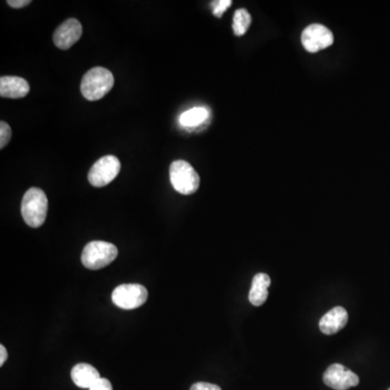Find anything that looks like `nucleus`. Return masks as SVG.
I'll return each mask as SVG.
<instances>
[{
    "label": "nucleus",
    "instance_id": "nucleus-1",
    "mask_svg": "<svg viewBox=\"0 0 390 390\" xmlns=\"http://www.w3.org/2000/svg\"><path fill=\"white\" fill-rule=\"evenodd\" d=\"M21 213L24 221L31 228H39L46 221L48 213V198L39 187H31L24 194Z\"/></svg>",
    "mask_w": 390,
    "mask_h": 390
},
{
    "label": "nucleus",
    "instance_id": "nucleus-2",
    "mask_svg": "<svg viewBox=\"0 0 390 390\" xmlns=\"http://www.w3.org/2000/svg\"><path fill=\"white\" fill-rule=\"evenodd\" d=\"M114 86V76L107 69L96 66L85 74L81 79V94L88 101H98L111 92Z\"/></svg>",
    "mask_w": 390,
    "mask_h": 390
},
{
    "label": "nucleus",
    "instance_id": "nucleus-3",
    "mask_svg": "<svg viewBox=\"0 0 390 390\" xmlns=\"http://www.w3.org/2000/svg\"><path fill=\"white\" fill-rule=\"evenodd\" d=\"M119 249L114 244L104 241H92L85 246L81 263L90 270H99L109 266L116 259Z\"/></svg>",
    "mask_w": 390,
    "mask_h": 390
},
{
    "label": "nucleus",
    "instance_id": "nucleus-4",
    "mask_svg": "<svg viewBox=\"0 0 390 390\" xmlns=\"http://www.w3.org/2000/svg\"><path fill=\"white\" fill-rule=\"evenodd\" d=\"M170 183L177 192L191 195L200 187V176L192 165L185 161L172 162L170 168Z\"/></svg>",
    "mask_w": 390,
    "mask_h": 390
},
{
    "label": "nucleus",
    "instance_id": "nucleus-5",
    "mask_svg": "<svg viewBox=\"0 0 390 390\" xmlns=\"http://www.w3.org/2000/svg\"><path fill=\"white\" fill-rule=\"evenodd\" d=\"M147 295V289L141 284H122L112 293V302L122 309H137L145 304Z\"/></svg>",
    "mask_w": 390,
    "mask_h": 390
},
{
    "label": "nucleus",
    "instance_id": "nucleus-6",
    "mask_svg": "<svg viewBox=\"0 0 390 390\" xmlns=\"http://www.w3.org/2000/svg\"><path fill=\"white\" fill-rule=\"evenodd\" d=\"M119 170H121V162L116 156L107 155L101 157L89 170V183L92 187H105L117 177Z\"/></svg>",
    "mask_w": 390,
    "mask_h": 390
},
{
    "label": "nucleus",
    "instance_id": "nucleus-7",
    "mask_svg": "<svg viewBox=\"0 0 390 390\" xmlns=\"http://www.w3.org/2000/svg\"><path fill=\"white\" fill-rule=\"evenodd\" d=\"M302 43L307 51L314 54L331 46L334 43V36L327 26L311 24L302 32Z\"/></svg>",
    "mask_w": 390,
    "mask_h": 390
},
{
    "label": "nucleus",
    "instance_id": "nucleus-8",
    "mask_svg": "<svg viewBox=\"0 0 390 390\" xmlns=\"http://www.w3.org/2000/svg\"><path fill=\"white\" fill-rule=\"evenodd\" d=\"M325 385L335 390H348L359 384V378L356 373L348 370L340 363H335L327 367L323 374Z\"/></svg>",
    "mask_w": 390,
    "mask_h": 390
},
{
    "label": "nucleus",
    "instance_id": "nucleus-9",
    "mask_svg": "<svg viewBox=\"0 0 390 390\" xmlns=\"http://www.w3.org/2000/svg\"><path fill=\"white\" fill-rule=\"evenodd\" d=\"M83 34V26L76 19H69L57 28L54 34V43L59 49L68 50L76 43Z\"/></svg>",
    "mask_w": 390,
    "mask_h": 390
},
{
    "label": "nucleus",
    "instance_id": "nucleus-10",
    "mask_svg": "<svg viewBox=\"0 0 390 390\" xmlns=\"http://www.w3.org/2000/svg\"><path fill=\"white\" fill-rule=\"evenodd\" d=\"M348 322V312L342 307H335L320 320L319 327L323 334L333 335L340 332Z\"/></svg>",
    "mask_w": 390,
    "mask_h": 390
},
{
    "label": "nucleus",
    "instance_id": "nucleus-11",
    "mask_svg": "<svg viewBox=\"0 0 390 390\" xmlns=\"http://www.w3.org/2000/svg\"><path fill=\"white\" fill-rule=\"evenodd\" d=\"M30 85L25 79L18 76H1L0 96L9 99H21L28 96Z\"/></svg>",
    "mask_w": 390,
    "mask_h": 390
},
{
    "label": "nucleus",
    "instance_id": "nucleus-12",
    "mask_svg": "<svg viewBox=\"0 0 390 390\" xmlns=\"http://www.w3.org/2000/svg\"><path fill=\"white\" fill-rule=\"evenodd\" d=\"M72 380L79 388L90 389L100 380V374L96 367L88 363H79L72 369Z\"/></svg>",
    "mask_w": 390,
    "mask_h": 390
},
{
    "label": "nucleus",
    "instance_id": "nucleus-13",
    "mask_svg": "<svg viewBox=\"0 0 390 390\" xmlns=\"http://www.w3.org/2000/svg\"><path fill=\"white\" fill-rule=\"evenodd\" d=\"M271 284L270 276L266 274H258L254 276L249 299L254 306H261L268 298V287Z\"/></svg>",
    "mask_w": 390,
    "mask_h": 390
},
{
    "label": "nucleus",
    "instance_id": "nucleus-14",
    "mask_svg": "<svg viewBox=\"0 0 390 390\" xmlns=\"http://www.w3.org/2000/svg\"><path fill=\"white\" fill-rule=\"evenodd\" d=\"M209 119V111L206 107H198L185 111L179 119L180 125L185 128H193L203 124Z\"/></svg>",
    "mask_w": 390,
    "mask_h": 390
},
{
    "label": "nucleus",
    "instance_id": "nucleus-15",
    "mask_svg": "<svg viewBox=\"0 0 390 390\" xmlns=\"http://www.w3.org/2000/svg\"><path fill=\"white\" fill-rule=\"evenodd\" d=\"M252 23V17L245 9H238L234 17V32L236 36H243Z\"/></svg>",
    "mask_w": 390,
    "mask_h": 390
},
{
    "label": "nucleus",
    "instance_id": "nucleus-16",
    "mask_svg": "<svg viewBox=\"0 0 390 390\" xmlns=\"http://www.w3.org/2000/svg\"><path fill=\"white\" fill-rule=\"evenodd\" d=\"M232 5L231 0H218V1H214L212 3V8H213L214 16L216 18H221L223 13L226 12Z\"/></svg>",
    "mask_w": 390,
    "mask_h": 390
},
{
    "label": "nucleus",
    "instance_id": "nucleus-17",
    "mask_svg": "<svg viewBox=\"0 0 390 390\" xmlns=\"http://www.w3.org/2000/svg\"><path fill=\"white\" fill-rule=\"evenodd\" d=\"M11 137H12V130L10 126L3 121L0 123V149H3L8 145Z\"/></svg>",
    "mask_w": 390,
    "mask_h": 390
},
{
    "label": "nucleus",
    "instance_id": "nucleus-18",
    "mask_svg": "<svg viewBox=\"0 0 390 390\" xmlns=\"http://www.w3.org/2000/svg\"><path fill=\"white\" fill-rule=\"evenodd\" d=\"M89 390H113L111 382L107 378H100Z\"/></svg>",
    "mask_w": 390,
    "mask_h": 390
},
{
    "label": "nucleus",
    "instance_id": "nucleus-19",
    "mask_svg": "<svg viewBox=\"0 0 390 390\" xmlns=\"http://www.w3.org/2000/svg\"><path fill=\"white\" fill-rule=\"evenodd\" d=\"M190 390H221V388L214 384H209V382H195Z\"/></svg>",
    "mask_w": 390,
    "mask_h": 390
},
{
    "label": "nucleus",
    "instance_id": "nucleus-20",
    "mask_svg": "<svg viewBox=\"0 0 390 390\" xmlns=\"http://www.w3.org/2000/svg\"><path fill=\"white\" fill-rule=\"evenodd\" d=\"M7 3H8L10 7H12V8L20 9L30 5L31 1H30V0H8Z\"/></svg>",
    "mask_w": 390,
    "mask_h": 390
},
{
    "label": "nucleus",
    "instance_id": "nucleus-21",
    "mask_svg": "<svg viewBox=\"0 0 390 390\" xmlns=\"http://www.w3.org/2000/svg\"><path fill=\"white\" fill-rule=\"evenodd\" d=\"M7 359H8V352H7L5 346L1 345V346H0V367H3V365H5Z\"/></svg>",
    "mask_w": 390,
    "mask_h": 390
},
{
    "label": "nucleus",
    "instance_id": "nucleus-22",
    "mask_svg": "<svg viewBox=\"0 0 390 390\" xmlns=\"http://www.w3.org/2000/svg\"><path fill=\"white\" fill-rule=\"evenodd\" d=\"M390 390V389H389Z\"/></svg>",
    "mask_w": 390,
    "mask_h": 390
}]
</instances>
